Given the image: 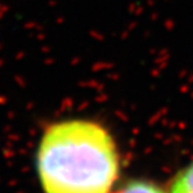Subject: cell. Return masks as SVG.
<instances>
[{
    "mask_svg": "<svg viewBox=\"0 0 193 193\" xmlns=\"http://www.w3.org/2000/svg\"><path fill=\"white\" fill-rule=\"evenodd\" d=\"M36 170L44 193H110L120 173V158L103 126L69 120L44 132Z\"/></svg>",
    "mask_w": 193,
    "mask_h": 193,
    "instance_id": "1",
    "label": "cell"
},
{
    "mask_svg": "<svg viewBox=\"0 0 193 193\" xmlns=\"http://www.w3.org/2000/svg\"><path fill=\"white\" fill-rule=\"evenodd\" d=\"M170 193H193V161L176 174Z\"/></svg>",
    "mask_w": 193,
    "mask_h": 193,
    "instance_id": "2",
    "label": "cell"
},
{
    "mask_svg": "<svg viewBox=\"0 0 193 193\" xmlns=\"http://www.w3.org/2000/svg\"><path fill=\"white\" fill-rule=\"evenodd\" d=\"M118 193H166V192L160 188L158 185H156L154 183L136 180L126 184Z\"/></svg>",
    "mask_w": 193,
    "mask_h": 193,
    "instance_id": "3",
    "label": "cell"
}]
</instances>
